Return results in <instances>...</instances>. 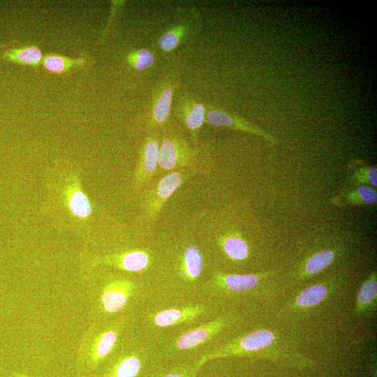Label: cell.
<instances>
[{
	"instance_id": "3",
	"label": "cell",
	"mask_w": 377,
	"mask_h": 377,
	"mask_svg": "<svg viewBox=\"0 0 377 377\" xmlns=\"http://www.w3.org/2000/svg\"><path fill=\"white\" fill-rule=\"evenodd\" d=\"M263 278L260 274H226L216 272L207 281V286L214 292L228 295L249 293L256 289Z\"/></svg>"
},
{
	"instance_id": "20",
	"label": "cell",
	"mask_w": 377,
	"mask_h": 377,
	"mask_svg": "<svg viewBox=\"0 0 377 377\" xmlns=\"http://www.w3.org/2000/svg\"><path fill=\"white\" fill-rule=\"evenodd\" d=\"M224 253L231 259L243 260L249 253V249L246 242L237 236H227L223 238L221 242Z\"/></svg>"
},
{
	"instance_id": "1",
	"label": "cell",
	"mask_w": 377,
	"mask_h": 377,
	"mask_svg": "<svg viewBox=\"0 0 377 377\" xmlns=\"http://www.w3.org/2000/svg\"><path fill=\"white\" fill-rule=\"evenodd\" d=\"M279 337L267 329H260L237 337L216 349L202 355L197 360L200 367L209 360L226 357H256L291 362L290 353H286Z\"/></svg>"
},
{
	"instance_id": "12",
	"label": "cell",
	"mask_w": 377,
	"mask_h": 377,
	"mask_svg": "<svg viewBox=\"0 0 377 377\" xmlns=\"http://www.w3.org/2000/svg\"><path fill=\"white\" fill-rule=\"evenodd\" d=\"M1 59L10 62L31 66H38L43 61L40 50L35 45L22 47H10L1 53Z\"/></svg>"
},
{
	"instance_id": "18",
	"label": "cell",
	"mask_w": 377,
	"mask_h": 377,
	"mask_svg": "<svg viewBox=\"0 0 377 377\" xmlns=\"http://www.w3.org/2000/svg\"><path fill=\"white\" fill-rule=\"evenodd\" d=\"M43 65L46 70L54 73H66L72 68L81 66L84 63L83 58L72 59L56 54H49L43 59Z\"/></svg>"
},
{
	"instance_id": "11",
	"label": "cell",
	"mask_w": 377,
	"mask_h": 377,
	"mask_svg": "<svg viewBox=\"0 0 377 377\" xmlns=\"http://www.w3.org/2000/svg\"><path fill=\"white\" fill-rule=\"evenodd\" d=\"M203 258L200 249L195 246H188L180 258V276L186 282H195L202 274Z\"/></svg>"
},
{
	"instance_id": "27",
	"label": "cell",
	"mask_w": 377,
	"mask_h": 377,
	"mask_svg": "<svg viewBox=\"0 0 377 377\" xmlns=\"http://www.w3.org/2000/svg\"><path fill=\"white\" fill-rule=\"evenodd\" d=\"M179 40L178 34L174 31H168L159 38L158 44L163 50L170 52L178 45Z\"/></svg>"
},
{
	"instance_id": "21",
	"label": "cell",
	"mask_w": 377,
	"mask_h": 377,
	"mask_svg": "<svg viewBox=\"0 0 377 377\" xmlns=\"http://www.w3.org/2000/svg\"><path fill=\"white\" fill-rule=\"evenodd\" d=\"M335 256V253L328 249L314 253L305 263L304 273L310 276L321 272L333 263Z\"/></svg>"
},
{
	"instance_id": "13",
	"label": "cell",
	"mask_w": 377,
	"mask_h": 377,
	"mask_svg": "<svg viewBox=\"0 0 377 377\" xmlns=\"http://www.w3.org/2000/svg\"><path fill=\"white\" fill-rule=\"evenodd\" d=\"M173 96L172 87H161L152 104L151 120L155 126H161L168 119Z\"/></svg>"
},
{
	"instance_id": "25",
	"label": "cell",
	"mask_w": 377,
	"mask_h": 377,
	"mask_svg": "<svg viewBox=\"0 0 377 377\" xmlns=\"http://www.w3.org/2000/svg\"><path fill=\"white\" fill-rule=\"evenodd\" d=\"M127 61L138 71H144L154 63V57L148 50L140 49L131 52L127 57Z\"/></svg>"
},
{
	"instance_id": "14",
	"label": "cell",
	"mask_w": 377,
	"mask_h": 377,
	"mask_svg": "<svg viewBox=\"0 0 377 377\" xmlns=\"http://www.w3.org/2000/svg\"><path fill=\"white\" fill-rule=\"evenodd\" d=\"M329 294V288L323 283L311 286L301 291L295 299V304L301 308L314 306L323 302Z\"/></svg>"
},
{
	"instance_id": "28",
	"label": "cell",
	"mask_w": 377,
	"mask_h": 377,
	"mask_svg": "<svg viewBox=\"0 0 377 377\" xmlns=\"http://www.w3.org/2000/svg\"><path fill=\"white\" fill-rule=\"evenodd\" d=\"M18 376H19V377H29V376H26V375H18Z\"/></svg>"
},
{
	"instance_id": "26",
	"label": "cell",
	"mask_w": 377,
	"mask_h": 377,
	"mask_svg": "<svg viewBox=\"0 0 377 377\" xmlns=\"http://www.w3.org/2000/svg\"><path fill=\"white\" fill-rule=\"evenodd\" d=\"M354 178L357 182L377 186V170L376 167H363L355 172Z\"/></svg>"
},
{
	"instance_id": "10",
	"label": "cell",
	"mask_w": 377,
	"mask_h": 377,
	"mask_svg": "<svg viewBox=\"0 0 377 377\" xmlns=\"http://www.w3.org/2000/svg\"><path fill=\"white\" fill-rule=\"evenodd\" d=\"M158 142L155 137H149L143 146L138 179L139 183L149 181L158 165Z\"/></svg>"
},
{
	"instance_id": "22",
	"label": "cell",
	"mask_w": 377,
	"mask_h": 377,
	"mask_svg": "<svg viewBox=\"0 0 377 377\" xmlns=\"http://www.w3.org/2000/svg\"><path fill=\"white\" fill-rule=\"evenodd\" d=\"M348 205H373L376 203V191L367 185L360 186L347 193L342 198Z\"/></svg>"
},
{
	"instance_id": "4",
	"label": "cell",
	"mask_w": 377,
	"mask_h": 377,
	"mask_svg": "<svg viewBox=\"0 0 377 377\" xmlns=\"http://www.w3.org/2000/svg\"><path fill=\"white\" fill-rule=\"evenodd\" d=\"M193 158L189 147L175 138H164L158 148V166L163 170H173L188 165Z\"/></svg>"
},
{
	"instance_id": "5",
	"label": "cell",
	"mask_w": 377,
	"mask_h": 377,
	"mask_svg": "<svg viewBox=\"0 0 377 377\" xmlns=\"http://www.w3.org/2000/svg\"><path fill=\"white\" fill-rule=\"evenodd\" d=\"M186 174L175 170L160 179L151 191L147 199L148 215L154 217L160 211L163 204L183 183Z\"/></svg>"
},
{
	"instance_id": "7",
	"label": "cell",
	"mask_w": 377,
	"mask_h": 377,
	"mask_svg": "<svg viewBox=\"0 0 377 377\" xmlns=\"http://www.w3.org/2000/svg\"><path fill=\"white\" fill-rule=\"evenodd\" d=\"M206 118L207 121L212 125L249 132L263 137L272 145L277 143V140L269 133L246 120L230 113L219 110H212L207 114Z\"/></svg>"
},
{
	"instance_id": "2",
	"label": "cell",
	"mask_w": 377,
	"mask_h": 377,
	"mask_svg": "<svg viewBox=\"0 0 377 377\" xmlns=\"http://www.w3.org/2000/svg\"><path fill=\"white\" fill-rule=\"evenodd\" d=\"M229 323V317L224 315L186 331L173 340L170 349L175 352L191 350L220 334Z\"/></svg>"
},
{
	"instance_id": "9",
	"label": "cell",
	"mask_w": 377,
	"mask_h": 377,
	"mask_svg": "<svg viewBox=\"0 0 377 377\" xmlns=\"http://www.w3.org/2000/svg\"><path fill=\"white\" fill-rule=\"evenodd\" d=\"M134 286L126 281H117L109 284L102 295V304L107 312L115 313L126 304Z\"/></svg>"
},
{
	"instance_id": "23",
	"label": "cell",
	"mask_w": 377,
	"mask_h": 377,
	"mask_svg": "<svg viewBox=\"0 0 377 377\" xmlns=\"http://www.w3.org/2000/svg\"><path fill=\"white\" fill-rule=\"evenodd\" d=\"M194 363H182L149 373L147 377H195L199 371Z\"/></svg>"
},
{
	"instance_id": "16",
	"label": "cell",
	"mask_w": 377,
	"mask_h": 377,
	"mask_svg": "<svg viewBox=\"0 0 377 377\" xmlns=\"http://www.w3.org/2000/svg\"><path fill=\"white\" fill-rule=\"evenodd\" d=\"M377 295L376 273L373 272L369 277L364 281L357 293L356 311L364 312L374 305Z\"/></svg>"
},
{
	"instance_id": "15",
	"label": "cell",
	"mask_w": 377,
	"mask_h": 377,
	"mask_svg": "<svg viewBox=\"0 0 377 377\" xmlns=\"http://www.w3.org/2000/svg\"><path fill=\"white\" fill-rule=\"evenodd\" d=\"M150 262L149 253L142 250L127 252L117 259V265L129 272L142 271L149 267Z\"/></svg>"
},
{
	"instance_id": "8",
	"label": "cell",
	"mask_w": 377,
	"mask_h": 377,
	"mask_svg": "<svg viewBox=\"0 0 377 377\" xmlns=\"http://www.w3.org/2000/svg\"><path fill=\"white\" fill-rule=\"evenodd\" d=\"M147 363V357L144 353L124 355L108 367L100 377H139Z\"/></svg>"
},
{
	"instance_id": "17",
	"label": "cell",
	"mask_w": 377,
	"mask_h": 377,
	"mask_svg": "<svg viewBox=\"0 0 377 377\" xmlns=\"http://www.w3.org/2000/svg\"><path fill=\"white\" fill-rule=\"evenodd\" d=\"M117 339V333L114 330H108L101 334L96 346H94L90 365L91 367L98 366L112 351Z\"/></svg>"
},
{
	"instance_id": "19",
	"label": "cell",
	"mask_w": 377,
	"mask_h": 377,
	"mask_svg": "<svg viewBox=\"0 0 377 377\" xmlns=\"http://www.w3.org/2000/svg\"><path fill=\"white\" fill-rule=\"evenodd\" d=\"M205 119V108L200 103H193L183 112V121L191 135L196 136Z\"/></svg>"
},
{
	"instance_id": "6",
	"label": "cell",
	"mask_w": 377,
	"mask_h": 377,
	"mask_svg": "<svg viewBox=\"0 0 377 377\" xmlns=\"http://www.w3.org/2000/svg\"><path fill=\"white\" fill-rule=\"evenodd\" d=\"M205 311L204 306L198 304L166 309L153 313L151 321L156 327H168L194 321L200 317Z\"/></svg>"
},
{
	"instance_id": "24",
	"label": "cell",
	"mask_w": 377,
	"mask_h": 377,
	"mask_svg": "<svg viewBox=\"0 0 377 377\" xmlns=\"http://www.w3.org/2000/svg\"><path fill=\"white\" fill-rule=\"evenodd\" d=\"M71 211L78 217H87L91 212V204L87 196L81 191L73 193L69 201Z\"/></svg>"
}]
</instances>
